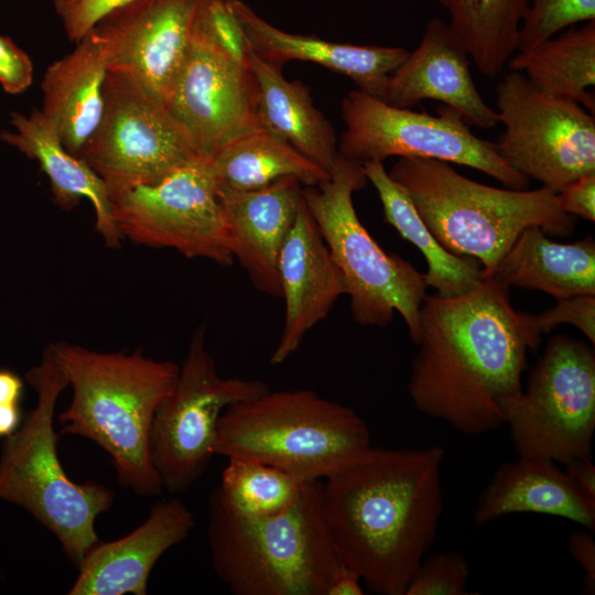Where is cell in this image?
<instances>
[{"mask_svg": "<svg viewBox=\"0 0 595 595\" xmlns=\"http://www.w3.org/2000/svg\"><path fill=\"white\" fill-rule=\"evenodd\" d=\"M50 347L72 388L69 405L57 418L61 434L82 436L101 447L121 486L140 496L161 494L150 433L178 366L145 357L141 350L104 353L65 342Z\"/></svg>", "mask_w": 595, "mask_h": 595, "instance_id": "cell-3", "label": "cell"}, {"mask_svg": "<svg viewBox=\"0 0 595 595\" xmlns=\"http://www.w3.org/2000/svg\"><path fill=\"white\" fill-rule=\"evenodd\" d=\"M33 82L30 56L10 37L0 34V86L11 95L24 93Z\"/></svg>", "mask_w": 595, "mask_h": 595, "instance_id": "cell-36", "label": "cell"}, {"mask_svg": "<svg viewBox=\"0 0 595 595\" xmlns=\"http://www.w3.org/2000/svg\"><path fill=\"white\" fill-rule=\"evenodd\" d=\"M201 0H133L91 28L108 71L134 78L165 106L192 41Z\"/></svg>", "mask_w": 595, "mask_h": 595, "instance_id": "cell-16", "label": "cell"}, {"mask_svg": "<svg viewBox=\"0 0 595 595\" xmlns=\"http://www.w3.org/2000/svg\"><path fill=\"white\" fill-rule=\"evenodd\" d=\"M491 278L505 285L539 290L555 300L595 294V241L551 240L538 226L526 228L498 262Z\"/></svg>", "mask_w": 595, "mask_h": 595, "instance_id": "cell-26", "label": "cell"}, {"mask_svg": "<svg viewBox=\"0 0 595 595\" xmlns=\"http://www.w3.org/2000/svg\"><path fill=\"white\" fill-rule=\"evenodd\" d=\"M226 4L247 47L259 57L280 67L290 61L318 64L378 98L390 74L410 53L404 47L337 43L289 33L270 24L242 0H226Z\"/></svg>", "mask_w": 595, "mask_h": 595, "instance_id": "cell-20", "label": "cell"}, {"mask_svg": "<svg viewBox=\"0 0 595 595\" xmlns=\"http://www.w3.org/2000/svg\"><path fill=\"white\" fill-rule=\"evenodd\" d=\"M469 567L456 552H439L422 560L404 595H465Z\"/></svg>", "mask_w": 595, "mask_h": 595, "instance_id": "cell-33", "label": "cell"}, {"mask_svg": "<svg viewBox=\"0 0 595 595\" xmlns=\"http://www.w3.org/2000/svg\"><path fill=\"white\" fill-rule=\"evenodd\" d=\"M195 524L192 511L177 498L158 501L145 521L129 534L98 542L77 566L68 595H147L158 560L185 540Z\"/></svg>", "mask_w": 595, "mask_h": 595, "instance_id": "cell-19", "label": "cell"}, {"mask_svg": "<svg viewBox=\"0 0 595 595\" xmlns=\"http://www.w3.org/2000/svg\"><path fill=\"white\" fill-rule=\"evenodd\" d=\"M25 381L36 403L1 444L0 500L19 506L50 530L77 567L99 542L95 521L111 508L115 493L96 482L71 480L60 462L55 407L68 381L50 345Z\"/></svg>", "mask_w": 595, "mask_h": 595, "instance_id": "cell-6", "label": "cell"}, {"mask_svg": "<svg viewBox=\"0 0 595 595\" xmlns=\"http://www.w3.org/2000/svg\"><path fill=\"white\" fill-rule=\"evenodd\" d=\"M270 390L260 380L224 378L197 328L175 382L159 404L150 433V457L163 490L182 494L204 474L213 456L218 421L232 403Z\"/></svg>", "mask_w": 595, "mask_h": 595, "instance_id": "cell-11", "label": "cell"}, {"mask_svg": "<svg viewBox=\"0 0 595 595\" xmlns=\"http://www.w3.org/2000/svg\"><path fill=\"white\" fill-rule=\"evenodd\" d=\"M372 447L367 423L353 409L309 389L267 392L221 413L215 455L244 457L303 480L325 479Z\"/></svg>", "mask_w": 595, "mask_h": 595, "instance_id": "cell-7", "label": "cell"}, {"mask_svg": "<svg viewBox=\"0 0 595 595\" xmlns=\"http://www.w3.org/2000/svg\"><path fill=\"white\" fill-rule=\"evenodd\" d=\"M302 188L290 176L251 191L218 188L234 258L256 289L274 298H281L278 260L303 202Z\"/></svg>", "mask_w": 595, "mask_h": 595, "instance_id": "cell-21", "label": "cell"}, {"mask_svg": "<svg viewBox=\"0 0 595 595\" xmlns=\"http://www.w3.org/2000/svg\"><path fill=\"white\" fill-rule=\"evenodd\" d=\"M408 194L436 240L455 256L470 257L491 278L500 259L528 227L570 235L576 217L566 214L545 186L513 190L488 186L456 172L445 161L399 158L388 172Z\"/></svg>", "mask_w": 595, "mask_h": 595, "instance_id": "cell-5", "label": "cell"}, {"mask_svg": "<svg viewBox=\"0 0 595 595\" xmlns=\"http://www.w3.org/2000/svg\"><path fill=\"white\" fill-rule=\"evenodd\" d=\"M248 56L258 88L261 126L329 173L338 155V139L332 123L315 107L309 87L296 79L288 80L282 67L249 48Z\"/></svg>", "mask_w": 595, "mask_h": 595, "instance_id": "cell-25", "label": "cell"}, {"mask_svg": "<svg viewBox=\"0 0 595 595\" xmlns=\"http://www.w3.org/2000/svg\"><path fill=\"white\" fill-rule=\"evenodd\" d=\"M216 491L226 506L245 517L282 512L299 498L304 485L298 476L244 457H228Z\"/></svg>", "mask_w": 595, "mask_h": 595, "instance_id": "cell-31", "label": "cell"}, {"mask_svg": "<svg viewBox=\"0 0 595 595\" xmlns=\"http://www.w3.org/2000/svg\"><path fill=\"white\" fill-rule=\"evenodd\" d=\"M367 182L363 164L338 152L329 177L303 186L302 195L343 273L353 320L361 326L385 327L397 311L416 345L428 285L423 273L402 257L386 252L358 218L353 195Z\"/></svg>", "mask_w": 595, "mask_h": 595, "instance_id": "cell-8", "label": "cell"}, {"mask_svg": "<svg viewBox=\"0 0 595 595\" xmlns=\"http://www.w3.org/2000/svg\"><path fill=\"white\" fill-rule=\"evenodd\" d=\"M22 419L20 403L0 404V439L13 434Z\"/></svg>", "mask_w": 595, "mask_h": 595, "instance_id": "cell-42", "label": "cell"}, {"mask_svg": "<svg viewBox=\"0 0 595 595\" xmlns=\"http://www.w3.org/2000/svg\"><path fill=\"white\" fill-rule=\"evenodd\" d=\"M468 56L448 24L432 19L418 47L390 74L380 99L399 108L437 100L468 126L494 128L499 123L498 113L477 90Z\"/></svg>", "mask_w": 595, "mask_h": 595, "instance_id": "cell-18", "label": "cell"}, {"mask_svg": "<svg viewBox=\"0 0 595 595\" xmlns=\"http://www.w3.org/2000/svg\"><path fill=\"white\" fill-rule=\"evenodd\" d=\"M133 0H53L54 10L71 42L77 43L112 9Z\"/></svg>", "mask_w": 595, "mask_h": 595, "instance_id": "cell-35", "label": "cell"}, {"mask_svg": "<svg viewBox=\"0 0 595 595\" xmlns=\"http://www.w3.org/2000/svg\"><path fill=\"white\" fill-rule=\"evenodd\" d=\"M340 113L346 129L338 152L361 164L390 156L434 159L478 170L508 188H528L529 178L499 156L495 143L475 136L445 105L432 116L394 107L357 88L343 98Z\"/></svg>", "mask_w": 595, "mask_h": 595, "instance_id": "cell-12", "label": "cell"}, {"mask_svg": "<svg viewBox=\"0 0 595 595\" xmlns=\"http://www.w3.org/2000/svg\"><path fill=\"white\" fill-rule=\"evenodd\" d=\"M496 106L505 127L495 142L515 171L560 193L595 173V118L578 102L537 89L520 72L496 86Z\"/></svg>", "mask_w": 595, "mask_h": 595, "instance_id": "cell-14", "label": "cell"}, {"mask_svg": "<svg viewBox=\"0 0 595 595\" xmlns=\"http://www.w3.org/2000/svg\"><path fill=\"white\" fill-rule=\"evenodd\" d=\"M569 551L584 570L583 593H595V541L587 531H574L569 538Z\"/></svg>", "mask_w": 595, "mask_h": 595, "instance_id": "cell-38", "label": "cell"}, {"mask_svg": "<svg viewBox=\"0 0 595 595\" xmlns=\"http://www.w3.org/2000/svg\"><path fill=\"white\" fill-rule=\"evenodd\" d=\"M10 123L15 130H2L0 140L39 162L61 207L73 208L80 198H87L95 210L96 230L108 247H119L122 236L105 184L80 158L67 151L53 123L37 109L29 116L11 111Z\"/></svg>", "mask_w": 595, "mask_h": 595, "instance_id": "cell-23", "label": "cell"}, {"mask_svg": "<svg viewBox=\"0 0 595 595\" xmlns=\"http://www.w3.org/2000/svg\"><path fill=\"white\" fill-rule=\"evenodd\" d=\"M588 21H595V0H530L517 50H530L567 26Z\"/></svg>", "mask_w": 595, "mask_h": 595, "instance_id": "cell-32", "label": "cell"}, {"mask_svg": "<svg viewBox=\"0 0 595 595\" xmlns=\"http://www.w3.org/2000/svg\"><path fill=\"white\" fill-rule=\"evenodd\" d=\"M447 23L479 72L496 77L517 50L530 0H437Z\"/></svg>", "mask_w": 595, "mask_h": 595, "instance_id": "cell-30", "label": "cell"}, {"mask_svg": "<svg viewBox=\"0 0 595 595\" xmlns=\"http://www.w3.org/2000/svg\"><path fill=\"white\" fill-rule=\"evenodd\" d=\"M218 188L251 191L282 177L316 186L329 173L286 141L260 127L236 138L209 161Z\"/></svg>", "mask_w": 595, "mask_h": 595, "instance_id": "cell-28", "label": "cell"}, {"mask_svg": "<svg viewBox=\"0 0 595 595\" xmlns=\"http://www.w3.org/2000/svg\"><path fill=\"white\" fill-rule=\"evenodd\" d=\"M112 205L122 238L221 266L235 261L234 241L209 161L195 160L158 183L134 187Z\"/></svg>", "mask_w": 595, "mask_h": 595, "instance_id": "cell-15", "label": "cell"}, {"mask_svg": "<svg viewBox=\"0 0 595 595\" xmlns=\"http://www.w3.org/2000/svg\"><path fill=\"white\" fill-rule=\"evenodd\" d=\"M23 380L10 369H0V404L20 403Z\"/></svg>", "mask_w": 595, "mask_h": 595, "instance_id": "cell-41", "label": "cell"}, {"mask_svg": "<svg viewBox=\"0 0 595 595\" xmlns=\"http://www.w3.org/2000/svg\"><path fill=\"white\" fill-rule=\"evenodd\" d=\"M75 44L71 53L46 68L41 111L67 151L78 156L101 120L108 68L91 30Z\"/></svg>", "mask_w": 595, "mask_h": 595, "instance_id": "cell-24", "label": "cell"}, {"mask_svg": "<svg viewBox=\"0 0 595 595\" xmlns=\"http://www.w3.org/2000/svg\"><path fill=\"white\" fill-rule=\"evenodd\" d=\"M363 169L378 193L385 221L424 256L428 271L423 277L428 286L435 289L440 296L451 298L474 289L484 280L479 261L455 256L441 246L419 216L408 194L389 176L382 162H365Z\"/></svg>", "mask_w": 595, "mask_h": 595, "instance_id": "cell-27", "label": "cell"}, {"mask_svg": "<svg viewBox=\"0 0 595 595\" xmlns=\"http://www.w3.org/2000/svg\"><path fill=\"white\" fill-rule=\"evenodd\" d=\"M444 450L371 447L322 482L324 520L339 560L369 591L404 595L443 512Z\"/></svg>", "mask_w": 595, "mask_h": 595, "instance_id": "cell-2", "label": "cell"}, {"mask_svg": "<svg viewBox=\"0 0 595 595\" xmlns=\"http://www.w3.org/2000/svg\"><path fill=\"white\" fill-rule=\"evenodd\" d=\"M104 97L101 120L78 158L102 181L112 203L201 159L166 107L130 75L108 71Z\"/></svg>", "mask_w": 595, "mask_h": 595, "instance_id": "cell-13", "label": "cell"}, {"mask_svg": "<svg viewBox=\"0 0 595 595\" xmlns=\"http://www.w3.org/2000/svg\"><path fill=\"white\" fill-rule=\"evenodd\" d=\"M518 456L566 464L592 457L595 433V353L583 340L553 336L526 388L500 405Z\"/></svg>", "mask_w": 595, "mask_h": 595, "instance_id": "cell-10", "label": "cell"}, {"mask_svg": "<svg viewBox=\"0 0 595 595\" xmlns=\"http://www.w3.org/2000/svg\"><path fill=\"white\" fill-rule=\"evenodd\" d=\"M558 196L566 214L595 220V173L570 183Z\"/></svg>", "mask_w": 595, "mask_h": 595, "instance_id": "cell-37", "label": "cell"}, {"mask_svg": "<svg viewBox=\"0 0 595 595\" xmlns=\"http://www.w3.org/2000/svg\"><path fill=\"white\" fill-rule=\"evenodd\" d=\"M322 479L305 483L286 510L266 517L231 511L216 489L207 540L215 574L235 595H326L340 565L321 501Z\"/></svg>", "mask_w": 595, "mask_h": 595, "instance_id": "cell-4", "label": "cell"}, {"mask_svg": "<svg viewBox=\"0 0 595 595\" xmlns=\"http://www.w3.org/2000/svg\"><path fill=\"white\" fill-rule=\"evenodd\" d=\"M508 66L537 89L572 99L594 113V94L587 89L595 85V21L520 51Z\"/></svg>", "mask_w": 595, "mask_h": 595, "instance_id": "cell-29", "label": "cell"}, {"mask_svg": "<svg viewBox=\"0 0 595 595\" xmlns=\"http://www.w3.org/2000/svg\"><path fill=\"white\" fill-rule=\"evenodd\" d=\"M278 272L284 322L270 357L280 365L301 346L305 335L324 320L346 294L342 271L335 263L304 199L282 245Z\"/></svg>", "mask_w": 595, "mask_h": 595, "instance_id": "cell-17", "label": "cell"}, {"mask_svg": "<svg viewBox=\"0 0 595 595\" xmlns=\"http://www.w3.org/2000/svg\"><path fill=\"white\" fill-rule=\"evenodd\" d=\"M165 107L205 161L262 127L248 47L226 0H201L190 48Z\"/></svg>", "mask_w": 595, "mask_h": 595, "instance_id": "cell-9", "label": "cell"}, {"mask_svg": "<svg viewBox=\"0 0 595 595\" xmlns=\"http://www.w3.org/2000/svg\"><path fill=\"white\" fill-rule=\"evenodd\" d=\"M408 394L418 411L465 434L504 424L501 402L522 389L527 351L541 342L534 314L516 311L495 278L451 298L425 296Z\"/></svg>", "mask_w": 595, "mask_h": 595, "instance_id": "cell-1", "label": "cell"}, {"mask_svg": "<svg viewBox=\"0 0 595 595\" xmlns=\"http://www.w3.org/2000/svg\"><path fill=\"white\" fill-rule=\"evenodd\" d=\"M565 465V473L575 487L595 504V465L592 457L577 458Z\"/></svg>", "mask_w": 595, "mask_h": 595, "instance_id": "cell-39", "label": "cell"}, {"mask_svg": "<svg viewBox=\"0 0 595 595\" xmlns=\"http://www.w3.org/2000/svg\"><path fill=\"white\" fill-rule=\"evenodd\" d=\"M516 512L556 516L595 529V504L548 458L519 456L501 464L478 496L473 520L484 526Z\"/></svg>", "mask_w": 595, "mask_h": 595, "instance_id": "cell-22", "label": "cell"}, {"mask_svg": "<svg viewBox=\"0 0 595 595\" xmlns=\"http://www.w3.org/2000/svg\"><path fill=\"white\" fill-rule=\"evenodd\" d=\"M534 321L541 334H548L561 324H571L594 345L595 294H578L556 300L552 307L534 314Z\"/></svg>", "mask_w": 595, "mask_h": 595, "instance_id": "cell-34", "label": "cell"}, {"mask_svg": "<svg viewBox=\"0 0 595 595\" xmlns=\"http://www.w3.org/2000/svg\"><path fill=\"white\" fill-rule=\"evenodd\" d=\"M360 576L343 562L334 573L326 595H363Z\"/></svg>", "mask_w": 595, "mask_h": 595, "instance_id": "cell-40", "label": "cell"}]
</instances>
